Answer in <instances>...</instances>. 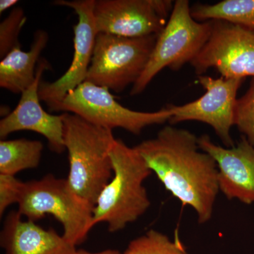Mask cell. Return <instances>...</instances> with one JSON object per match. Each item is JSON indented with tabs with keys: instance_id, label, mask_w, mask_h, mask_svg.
I'll list each match as a JSON object with an SVG mask.
<instances>
[{
	"instance_id": "cell-1",
	"label": "cell",
	"mask_w": 254,
	"mask_h": 254,
	"mask_svg": "<svg viewBox=\"0 0 254 254\" xmlns=\"http://www.w3.org/2000/svg\"><path fill=\"white\" fill-rule=\"evenodd\" d=\"M135 148L166 190L182 205L193 208L198 223L212 218L220 191L218 167L200 149L198 137L188 130L166 126Z\"/></svg>"
},
{
	"instance_id": "cell-2",
	"label": "cell",
	"mask_w": 254,
	"mask_h": 254,
	"mask_svg": "<svg viewBox=\"0 0 254 254\" xmlns=\"http://www.w3.org/2000/svg\"><path fill=\"white\" fill-rule=\"evenodd\" d=\"M63 115V138L68 153L67 180L71 190L93 207L113 177L110 151L113 130L88 123L72 113Z\"/></svg>"
},
{
	"instance_id": "cell-3",
	"label": "cell",
	"mask_w": 254,
	"mask_h": 254,
	"mask_svg": "<svg viewBox=\"0 0 254 254\" xmlns=\"http://www.w3.org/2000/svg\"><path fill=\"white\" fill-rule=\"evenodd\" d=\"M110 158L113 177L98 196L93 211V227L105 222L110 232L124 230L146 213L150 200L143 182L152 174L135 147L115 140Z\"/></svg>"
},
{
	"instance_id": "cell-4",
	"label": "cell",
	"mask_w": 254,
	"mask_h": 254,
	"mask_svg": "<svg viewBox=\"0 0 254 254\" xmlns=\"http://www.w3.org/2000/svg\"><path fill=\"white\" fill-rule=\"evenodd\" d=\"M17 204L19 213L31 221L53 215L63 225V237L75 246L83 243L93 227L94 207L74 193L66 179L52 174L23 182Z\"/></svg>"
},
{
	"instance_id": "cell-5",
	"label": "cell",
	"mask_w": 254,
	"mask_h": 254,
	"mask_svg": "<svg viewBox=\"0 0 254 254\" xmlns=\"http://www.w3.org/2000/svg\"><path fill=\"white\" fill-rule=\"evenodd\" d=\"M212 26V21L198 22L192 17L188 0L175 1L148 64L130 94H141L164 68L178 71L185 64L191 63L208 41Z\"/></svg>"
},
{
	"instance_id": "cell-6",
	"label": "cell",
	"mask_w": 254,
	"mask_h": 254,
	"mask_svg": "<svg viewBox=\"0 0 254 254\" xmlns=\"http://www.w3.org/2000/svg\"><path fill=\"white\" fill-rule=\"evenodd\" d=\"M158 37L98 33L86 81L118 93L135 84L148 64Z\"/></svg>"
},
{
	"instance_id": "cell-7",
	"label": "cell",
	"mask_w": 254,
	"mask_h": 254,
	"mask_svg": "<svg viewBox=\"0 0 254 254\" xmlns=\"http://www.w3.org/2000/svg\"><path fill=\"white\" fill-rule=\"evenodd\" d=\"M72 113L88 123L113 130L120 128L139 135L148 126L170 121L173 113L165 107L156 112H138L120 104L110 90L84 81L66 97L56 112Z\"/></svg>"
},
{
	"instance_id": "cell-8",
	"label": "cell",
	"mask_w": 254,
	"mask_h": 254,
	"mask_svg": "<svg viewBox=\"0 0 254 254\" xmlns=\"http://www.w3.org/2000/svg\"><path fill=\"white\" fill-rule=\"evenodd\" d=\"M212 21L203 49L190 63L200 75L214 68L225 78H254V30L227 21Z\"/></svg>"
},
{
	"instance_id": "cell-9",
	"label": "cell",
	"mask_w": 254,
	"mask_h": 254,
	"mask_svg": "<svg viewBox=\"0 0 254 254\" xmlns=\"http://www.w3.org/2000/svg\"><path fill=\"white\" fill-rule=\"evenodd\" d=\"M244 81L242 78L198 76L204 94L187 104L167 105L173 113L169 122L171 125L186 121L207 124L213 128L225 147H233L231 129L235 126L237 95Z\"/></svg>"
},
{
	"instance_id": "cell-10",
	"label": "cell",
	"mask_w": 254,
	"mask_h": 254,
	"mask_svg": "<svg viewBox=\"0 0 254 254\" xmlns=\"http://www.w3.org/2000/svg\"><path fill=\"white\" fill-rule=\"evenodd\" d=\"M173 6L170 0H95L93 14L98 33L141 38L160 34Z\"/></svg>"
},
{
	"instance_id": "cell-11",
	"label": "cell",
	"mask_w": 254,
	"mask_h": 254,
	"mask_svg": "<svg viewBox=\"0 0 254 254\" xmlns=\"http://www.w3.org/2000/svg\"><path fill=\"white\" fill-rule=\"evenodd\" d=\"M95 0H58L54 4L67 6L78 15V23L73 26V59L67 71L53 82L41 81L39 98L44 102L50 112H56L60 103L70 93L86 81L91 65L95 39L98 34L93 9Z\"/></svg>"
},
{
	"instance_id": "cell-12",
	"label": "cell",
	"mask_w": 254,
	"mask_h": 254,
	"mask_svg": "<svg viewBox=\"0 0 254 254\" xmlns=\"http://www.w3.org/2000/svg\"><path fill=\"white\" fill-rule=\"evenodd\" d=\"M49 68L46 60H40L36 68V80L21 93L16 108L0 121L1 140H4L14 132L27 130L44 136L52 151L62 153L66 150L63 138V115H50L43 110L40 103V83L43 73Z\"/></svg>"
},
{
	"instance_id": "cell-13",
	"label": "cell",
	"mask_w": 254,
	"mask_h": 254,
	"mask_svg": "<svg viewBox=\"0 0 254 254\" xmlns=\"http://www.w3.org/2000/svg\"><path fill=\"white\" fill-rule=\"evenodd\" d=\"M200 149L215 160L219 190L229 200L254 203V146L243 136L231 148L222 147L203 134L198 137Z\"/></svg>"
},
{
	"instance_id": "cell-14",
	"label": "cell",
	"mask_w": 254,
	"mask_h": 254,
	"mask_svg": "<svg viewBox=\"0 0 254 254\" xmlns=\"http://www.w3.org/2000/svg\"><path fill=\"white\" fill-rule=\"evenodd\" d=\"M18 210L5 218L0 233L4 254H76V246L53 229L46 230L36 222L23 220Z\"/></svg>"
},
{
	"instance_id": "cell-15",
	"label": "cell",
	"mask_w": 254,
	"mask_h": 254,
	"mask_svg": "<svg viewBox=\"0 0 254 254\" xmlns=\"http://www.w3.org/2000/svg\"><path fill=\"white\" fill-rule=\"evenodd\" d=\"M49 36L46 31L35 33L29 51L15 48L0 63V87L21 94L33 84L36 77V65L46 48Z\"/></svg>"
},
{
	"instance_id": "cell-16",
	"label": "cell",
	"mask_w": 254,
	"mask_h": 254,
	"mask_svg": "<svg viewBox=\"0 0 254 254\" xmlns=\"http://www.w3.org/2000/svg\"><path fill=\"white\" fill-rule=\"evenodd\" d=\"M190 14L198 22L219 21L254 30V0H223L214 4H196Z\"/></svg>"
},
{
	"instance_id": "cell-17",
	"label": "cell",
	"mask_w": 254,
	"mask_h": 254,
	"mask_svg": "<svg viewBox=\"0 0 254 254\" xmlns=\"http://www.w3.org/2000/svg\"><path fill=\"white\" fill-rule=\"evenodd\" d=\"M43 150V144L39 141L1 140L0 174L15 176L22 170L38 168Z\"/></svg>"
},
{
	"instance_id": "cell-18",
	"label": "cell",
	"mask_w": 254,
	"mask_h": 254,
	"mask_svg": "<svg viewBox=\"0 0 254 254\" xmlns=\"http://www.w3.org/2000/svg\"><path fill=\"white\" fill-rule=\"evenodd\" d=\"M123 254H190L176 237L171 240L163 232L150 230L131 241Z\"/></svg>"
},
{
	"instance_id": "cell-19",
	"label": "cell",
	"mask_w": 254,
	"mask_h": 254,
	"mask_svg": "<svg viewBox=\"0 0 254 254\" xmlns=\"http://www.w3.org/2000/svg\"><path fill=\"white\" fill-rule=\"evenodd\" d=\"M27 21L22 8L15 7L0 23V58L3 59L15 48H21L18 42L20 32Z\"/></svg>"
},
{
	"instance_id": "cell-20",
	"label": "cell",
	"mask_w": 254,
	"mask_h": 254,
	"mask_svg": "<svg viewBox=\"0 0 254 254\" xmlns=\"http://www.w3.org/2000/svg\"><path fill=\"white\" fill-rule=\"evenodd\" d=\"M235 126L254 146V78L247 93L237 100Z\"/></svg>"
},
{
	"instance_id": "cell-21",
	"label": "cell",
	"mask_w": 254,
	"mask_h": 254,
	"mask_svg": "<svg viewBox=\"0 0 254 254\" xmlns=\"http://www.w3.org/2000/svg\"><path fill=\"white\" fill-rule=\"evenodd\" d=\"M23 182L15 176L0 174V217L13 203H17Z\"/></svg>"
},
{
	"instance_id": "cell-22",
	"label": "cell",
	"mask_w": 254,
	"mask_h": 254,
	"mask_svg": "<svg viewBox=\"0 0 254 254\" xmlns=\"http://www.w3.org/2000/svg\"><path fill=\"white\" fill-rule=\"evenodd\" d=\"M18 2L17 0H1L0 1V14H2L9 8L13 7Z\"/></svg>"
},
{
	"instance_id": "cell-23",
	"label": "cell",
	"mask_w": 254,
	"mask_h": 254,
	"mask_svg": "<svg viewBox=\"0 0 254 254\" xmlns=\"http://www.w3.org/2000/svg\"><path fill=\"white\" fill-rule=\"evenodd\" d=\"M76 254H123L120 251L115 250H106L98 252H91L84 250H77Z\"/></svg>"
}]
</instances>
